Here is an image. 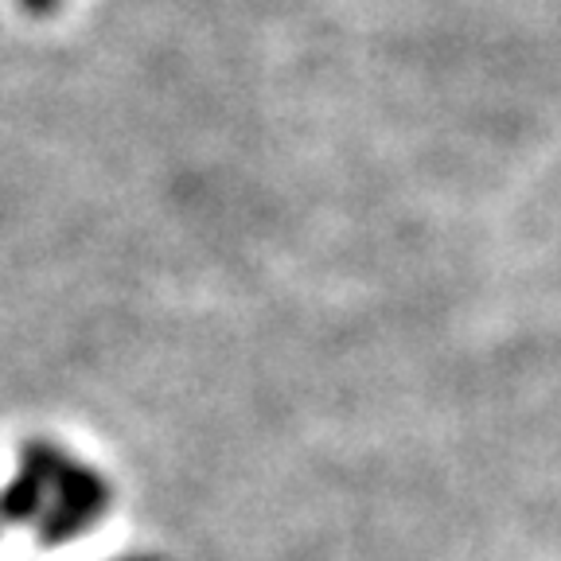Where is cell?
<instances>
[{"instance_id": "6da1fadb", "label": "cell", "mask_w": 561, "mask_h": 561, "mask_svg": "<svg viewBox=\"0 0 561 561\" xmlns=\"http://www.w3.org/2000/svg\"><path fill=\"white\" fill-rule=\"evenodd\" d=\"M24 472H32V480L39 483L44 542L51 546L87 535L110 507V488L102 476L51 445L24 448Z\"/></svg>"}, {"instance_id": "7a4b0ae2", "label": "cell", "mask_w": 561, "mask_h": 561, "mask_svg": "<svg viewBox=\"0 0 561 561\" xmlns=\"http://www.w3.org/2000/svg\"><path fill=\"white\" fill-rule=\"evenodd\" d=\"M20 9L32 12V16H47V12L59 9V0H20Z\"/></svg>"}, {"instance_id": "3957f363", "label": "cell", "mask_w": 561, "mask_h": 561, "mask_svg": "<svg viewBox=\"0 0 561 561\" xmlns=\"http://www.w3.org/2000/svg\"><path fill=\"white\" fill-rule=\"evenodd\" d=\"M117 561H125V558H117ZM129 561H157V558H129Z\"/></svg>"}]
</instances>
